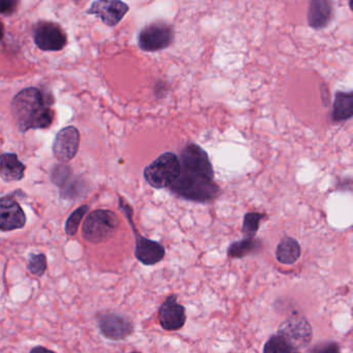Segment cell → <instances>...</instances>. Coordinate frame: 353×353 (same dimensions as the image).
<instances>
[{
  "label": "cell",
  "instance_id": "1",
  "mask_svg": "<svg viewBox=\"0 0 353 353\" xmlns=\"http://www.w3.org/2000/svg\"><path fill=\"white\" fill-rule=\"evenodd\" d=\"M11 112L18 129L22 133L30 130L47 129L54 121L51 101L47 100L42 90L26 88L14 97Z\"/></svg>",
  "mask_w": 353,
  "mask_h": 353
},
{
  "label": "cell",
  "instance_id": "2",
  "mask_svg": "<svg viewBox=\"0 0 353 353\" xmlns=\"http://www.w3.org/2000/svg\"><path fill=\"white\" fill-rule=\"evenodd\" d=\"M168 190L177 197L196 203H210L220 195V188L214 179L183 172Z\"/></svg>",
  "mask_w": 353,
  "mask_h": 353
},
{
  "label": "cell",
  "instance_id": "3",
  "mask_svg": "<svg viewBox=\"0 0 353 353\" xmlns=\"http://www.w3.org/2000/svg\"><path fill=\"white\" fill-rule=\"evenodd\" d=\"M144 179L154 189H168L181 175V162L174 152H167L145 167Z\"/></svg>",
  "mask_w": 353,
  "mask_h": 353
},
{
  "label": "cell",
  "instance_id": "4",
  "mask_svg": "<svg viewBox=\"0 0 353 353\" xmlns=\"http://www.w3.org/2000/svg\"><path fill=\"white\" fill-rule=\"evenodd\" d=\"M119 219L108 210H96L90 212L82 226V236L90 243H101L108 241L117 232Z\"/></svg>",
  "mask_w": 353,
  "mask_h": 353
},
{
  "label": "cell",
  "instance_id": "5",
  "mask_svg": "<svg viewBox=\"0 0 353 353\" xmlns=\"http://www.w3.org/2000/svg\"><path fill=\"white\" fill-rule=\"evenodd\" d=\"M119 210L123 212L125 218L129 221L132 230H133L134 235H135L136 259L140 263L146 266H152L160 263L166 255V250H165L164 245H161L158 241L146 239V237L140 234L133 221V210L121 197H119Z\"/></svg>",
  "mask_w": 353,
  "mask_h": 353
},
{
  "label": "cell",
  "instance_id": "6",
  "mask_svg": "<svg viewBox=\"0 0 353 353\" xmlns=\"http://www.w3.org/2000/svg\"><path fill=\"white\" fill-rule=\"evenodd\" d=\"M174 28L172 24L157 20L146 24L138 36V45L145 52H158L168 48L174 42Z\"/></svg>",
  "mask_w": 353,
  "mask_h": 353
},
{
  "label": "cell",
  "instance_id": "7",
  "mask_svg": "<svg viewBox=\"0 0 353 353\" xmlns=\"http://www.w3.org/2000/svg\"><path fill=\"white\" fill-rule=\"evenodd\" d=\"M179 162L181 172L214 179V171L210 157L198 144H187L181 150Z\"/></svg>",
  "mask_w": 353,
  "mask_h": 353
},
{
  "label": "cell",
  "instance_id": "8",
  "mask_svg": "<svg viewBox=\"0 0 353 353\" xmlns=\"http://www.w3.org/2000/svg\"><path fill=\"white\" fill-rule=\"evenodd\" d=\"M98 325L101 334L110 341H123L135 332V324L131 318L117 312L99 314Z\"/></svg>",
  "mask_w": 353,
  "mask_h": 353
},
{
  "label": "cell",
  "instance_id": "9",
  "mask_svg": "<svg viewBox=\"0 0 353 353\" xmlns=\"http://www.w3.org/2000/svg\"><path fill=\"white\" fill-rule=\"evenodd\" d=\"M34 44L43 51L63 50L67 46L68 38L61 26L54 22L42 21L34 30Z\"/></svg>",
  "mask_w": 353,
  "mask_h": 353
},
{
  "label": "cell",
  "instance_id": "10",
  "mask_svg": "<svg viewBox=\"0 0 353 353\" xmlns=\"http://www.w3.org/2000/svg\"><path fill=\"white\" fill-rule=\"evenodd\" d=\"M276 334L284 336L295 348L301 350L311 343L313 328L307 318L303 316H292L281 323Z\"/></svg>",
  "mask_w": 353,
  "mask_h": 353
},
{
  "label": "cell",
  "instance_id": "11",
  "mask_svg": "<svg viewBox=\"0 0 353 353\" xmlns=\"http://www.w3.org/2000/svg\"><path fill=\"white\" fill-rule=\"evenodd\" d=\"M175 293L169 295L159 307L158 319L161 327L167 332H177L185 326L187 322L185 307L177 301Z\"/></svg>",
  "mask_w": 353,
  "mask_h": 353
},
{
  "label": "cell",
  "instance_id": "12",
  "mask_svg": "<svg viewBox=\"0 0 353 353\" xmlns=\"http://www.w3.org/2000/svg\"><path fill=\"white\" fill-rule=\"evenodd\" d=\"M80 145V133L73 125L63 128L57 133L53 142L52 150L55 158L61 163L73 160Z\"/></svg>",
  "mask_w": 353,
  "mask_h": 353
},
{
  "label": "cell",
  "instance_id": "13",
  "mask_svg": "<svg viewBox=\"0 0 353 353\" xmlns=\"http://www.w3.org/2000/svg\"><path fill=\"white\" fill-rule=\"evenodd\" d=\"M51 181L61 190V195L63 198L80 197L84 194V183L81 179L75 176L70 167L65 165H57L51 171Z\"/></svg>",
  "mask_w": 353,
  "mask_h": 353
},
{
  "label": "cell",
  "instance_id": "14",
  "mask_svg": "<svg viewBox=\"0 0 353 353\" xmlns=\"http://www.w3.org/2000/svg\"><path fill=\"white\" fill-rule=\"evenodd\" d=\"M129 12V6L117 0H99L92 3L86 14L94 15L102 20L105 26H117Z\"/></svg>",
  "mask_w": 353,
  "mask_h": 353
},
{
  "label": "cell",
  "instance_id": "15",
  "mask_svg": "<svg viewBox=\"0 0 353 353\" xmlns=\"http://www.w3.org/2000/svg\"><path fill=\"white\" fill-rule=\"evenodd\" d=\"M26 224V216L21 205L12 196L0 198V231L22 229Z\"/></svg>",
  "mask_w": 353,
  "mask_h": 353
},
{
  "label": "cell",
  "instance_id": "16",
  "mask_svg": "<svg viewBox=\"0 0 353 353\" xmlns=\"http://www.w3.org/2000/svg\"><path fill=\"white\" fill-rule=\"evenodd\" d=\"M334 7L327 0H312L307 10V24L310 28L319 30L325 28L332 21Z\"/></svg>",
  "mask_w": 353,
  "mask_h": 353
},
{
  "label": "cell",
  "instance_id": "17",
  "mask_svg": "<svg viewBox=\"0 0 353 353\" xmlns=\"http://www.w3.org/2000/svg\"><path fill=\"white\" fill-rule=\"evenodd\" d=\"M26 166L13 152L0 154V179L7 183L20 181L24 179Z\"/></svg>",
  "mask_w": 353,
  "mask_h": 353
},
{
  "label": "cell",
  "instance_id": "18",
  "mask_svg": "<svg viewBox=\"0 0 353 353\" xmlns=\"http://www.w3.org/2000/svg\"><path fill=\"white\" fill-rule=\"evenodd\" d=\"M301 256V247L296 239L291 236H285L276 245V261L285 265H292Z\"/></svg>",
  "mask_w": 353,
  "mask_h": 353
},
{
  "label": "cell",
  "instance_id": "19",
  "mask_svg": "<svg viewBox=\"0 0 353 353\" xmlns=\"http://www.w3.org/2000/svg\"><path fill=\"white\" fill-rule=\"evenodd\" d=\"M353 114V92H336L334 94L332 119L334 123L348 121Z\"/></svg>",
  "mask_w": 353,
  "mask_h": 353
},
{
  "label": "cell",
  "instance_id": "20",
  "mask_svg": "<svg viewBox=\"0 0 353 353\" xmlns=\"http://www.w3.org/2000/svg\"><path fill=\"white\" fill-rule=\"evenodd\" d=\"M262 243L257 239H243L231 243L227 250V255L230 259H243L261 251Z\"/></svg>",
  "mask_w": 353,
  "mask_h": 353
},
{
  "label": "cell",
  "instance_id": "21",
  "mask_svg": "<svg viewBox=\"0 0 353 353\" xmlns=\"http://www.w3.org/2000/svg\"><path fill=\"white\" fill-rule=\"evenodd\" d=\"M263 353H301L280 334H272L263 346Z\"/></svg>",
  "mask_w": 353,
  "mask_h": 353
},
{
  "label": "cell",
  "instance_id": "22",
  "mask_svg": "<svg viewBox=\"0 0 353 353\" xmlns=\"http://www.w3.org/2000/svg\"><path fill=\"white\" fill-rule=\"evenodd\" d=\"M265 214L261 212H248L243 216V239H256L258 230H259L260 223L263 220Z\"/></svg>",
  "mask_w": 353,
  "mask_h": 353
},
{
  "label": "cell",
  "instance_id": "23",
  "mask_svg": "<svg viewBox=\"0 0 353 353\" xmlns=\"http://www.w3.org/2000/svg\"><path fill=\"white\" fill-rule=\"evenodd\" d=\"M26 268L32 276H43L48 268V262L44 253H30L28 256Z\"/></svg>",
  "mask_w": 353,
  "mask_h": 353
},
{
  "label": "cell",
  "instance_id": "24",
  "mask_svg": "<svg viewBox=\"0 0 353 353\" xmlns=\"http://www.w3.org/2000/svg\"><path fill=\"white\" fill-rule=\"evenodd\" d=\"M88 210H90V206L82 205L72 212L65 225V234L68 236H74L77 233L80 224H81L82 220H83L84 216L88 214Z\"/></svg>",
  "mask_w": 353,
  "mask_h": 353
},
{
  "label": "cell",
  "instance_id": "25",
  "mask_svg": "<svg viewBox=\"0 0 353 353\" xmlns=\"http://www.w3.org/2000/svg\"><path fill=\"white\" fill-rule=\"evenodd\" d=\"M309 353H342L341 346L334 341H322L316 343L314 346L307 350Z\"/></svg>",
  "mask_w": 353,
  "mask_h": 353
},
{
  "label": "cell",
  "instance_id": "26",
  "mask_svg": "<svg viewBox=\"0 0 353 353\" xmlns=\"http://www.w3.org/2000/svg\"><path fill=\"white\" fill-rule=\"evenodd\" d=\"M18 3L14 0H0V14L12 15L17 10Z\"/></svg>",
  "mask_w": 353,
  "mask_h": 353
},
{
  "label": "cell",
  "instance_id": "27",
  "mask_svg": "<svg viewBox=\"0 0 353 353\" xmlns=\"http://www.w3.org/2000/svg\"><path fill=\"white\" fill-rule=\"evenodd\" d=\"M30 353H57L54 351L50 350V349L46 348L43 346H36L30 350Z\"/></svg>",
  "mask_w": 353,
  "mask_h": 353
},
{
  "label": "cell",
  "instance_id": "28",
  "mask_svg": "<svg viewBox=\"0 0 353 353\" xmlns=\"http://www.w3.org/2000/svg\"><path fill=\"white\" fill-rule=\"evenodd\" d=\"M3 36H5V26L0 22V41L3 40Z\"/></svg>",
  "mask_w": 353,
  "mask_h": 353
},
{
  "label": "cell",
  "instance_id": "29",
  "mask_svg": "<svg viewBox=\"0 0 353 353\" xmlns=\"http://www.w3.org/2000/svg\"><path fill=\"white\" fill-rule=\"evenodd\" d=\"M130 353H141V352H138V351H133V352H130Z\"/></svg>",
  "mask_w": 353,
  "mask_h": 353
}]
</instances>
